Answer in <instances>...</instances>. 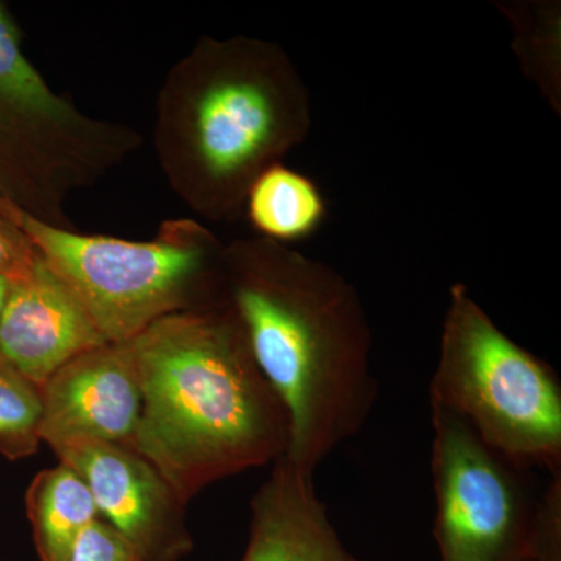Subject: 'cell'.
I'll return each instance as SVG.
<instances>
[{"instance_id": "6da1fadb", "label": "cell", "mask_w": 561, "mask_h": 561, "mask_svg": "<svg viewBox=\"0 0 561 561\" xmlns=\"http://www.w3.org/2000/svg\"><path fill=\"white\" fill-rule=\"evenodd\" d=\"M217 300L286 408L287 459L313 474L359 434L378 400L359 291L327 262L256 236L225 243Z\"/></svg>"}, {"instance_id": "7a4b0ae2", "label": "cell", "mask_w": 561, "mask_h": 561, "mask_svg": "<svg viewBox=\"0 0 561 561\" xmlns=\"http://www.w3.org/2000/svg\"><path fill=\"white\" fill-rule=\"evenodd\" d=\"M128 345L142 393L131 448L181 500L286 456L289 415L224 301L162 317Z\"/></svg>"}, {"instance_id": "3957f363", "label": "cell", "mask_w": 561, "mask_h": 561, "mask_svg": "<svg viewBox=\"0 0 561 561\" xmlns=\"http://www.w3.org/2000/svg\"><path fill=\"white\" fill-rule=\"evenodd\" d=\"M311 128L308 84L280 44L203 36L162 81L153 146L187 209L232 224L243 216L254 180L301 146Z\"/></svg>"}, {"instance_id": "277c9868", "label": "cell", "mask_w": 561, "mask_h": 561, "mask_svg": "<svg viewBox=\"0 0 561 561\" xmlns=\"http://www.w3.org/2000/svg\"><path fill=\"white\" fill-rule=\"evenodd\" d=\"M0 216L72 290L102 337L131 341L154 321L216 301L225 242L197 219L162 221L150 241L81 234L0 201Z\"/></svg>"}, {"instance_id": "5b68a950", "label": "cell", "mask_w": 561, "mask_h": 561, "mask_svg": "<svg viewBox=\"0 0 561 561\" xmlns=\"http://www.w3.org/2000/svg\"><path fill=\"white\" fill-rule=\"evenodd\" d=\"M142 144L130 125L92 117L51 90L0 2V201L43 224L76 230L70 197L101 183Z\"/></svg>"}, {"instance_id": "8992f818", "label": "cell", "mask_w": 561, "mask_h": 561, "mask_svg": "<svg viewBox=\"0 0 561 561\" xmlns=\"http://www.w3.org/2000/svg\"><path fill=\"white\" fill-rule=\"evenodd\" d=\"M430 401L459 416L518 470L561 474L559 378L512 341L460 283L449 289Z\"/></svg>"}, {"instance_id": "52a82bcc", "label": "cell", "mask_w": 561, "mask_h": 561, "mask_svg": "<svg viewBox=\"0 0 561 561\" xmlns=\"http://www.w3.org/2000/svg\"><path fill=\"white\" fill-rule=\"evenodd\" d=\"M435 540L442 561L529 559L535 511L518 468L431 402Z\"/></svg>"}, {"instance_id": "ba28073f", "label": "cell", "mask_w": 561, "mask_h": 561, "mask_svg": "<svg viewBox=\"0 0 561 561\" xmlns=\"http://www.w3.org/2000/svg\"><path fill=\"white\" fill-rule=\"evenodd\" d=\"M79 472L113 527L144 561H179L192 551L191 531L175 489L130 446L77 442L55 449Z\"/></svg>"}, {"instance_id": "9c48e42d", "label": "cell", "mask_w": 561, "mask_h": 561, "mask_svg": "<svg viewBox=\"0 0 561 561\" xmlns=\"http://www.w3.org/2000/svg\"><path fill=\"white\" fill-rule=\"evenodd\" d=\"M39 438L51 449L77 442L130 446L142 408L130 345L105 343L84 351L44 386Z\"/></svg>"}, {"instance_id": "30bf717a", "label": "cell", "mask_w": 561, "mask_h": 561, "mask_svg": "<svg viewBox=\"0 0 561 561\" xmlns=\"http://www.w3.org/2000/svg\"><path fill=\"white\" fill-rule=\"evenodd\" d=\"M72 290L39 256L11 283L0 316V360L38 386L84 351L105 345Z\"/></svg>"}, {"instance_id": "8fae6325", "label": "cell", "mask_w": 561, "mask_h": 561, "mask_svg": "<svg viewBox=\"0 0 561 561\" xmlns=\"http://www.w3.org/2000/svg\"><path fill=\"white\" fill-rule=\"evenodd\" d=\"M242 561H359L332 526L313 474L286 456L251 501L249 548Z\"/></svg>"}, {"instance_id": "7c38bea8", "label": "cell", "mask_w": 561, "mask_h": 561, "mask_svg": "<svg viewBox=\"0 0 561 561\" xmlns=\"http://www.w3.org/2000/svg\"><path fill=\"white\" fill-rule=\"evenodd\" d=\"M25 505L41 561H68L83 530L101 519L90 486L61 461L33 479Z\"/></svg>"}, {"instance_id": "4fadbf2b", "label": "cell", "mask_w": 561, "mask_h": 561, "mask_svg": "<svg viewBox=\"0 0 561 561\" xmlns=\"http://www.w3.org/2000/svg\"><path fill=\"white\" fill-rule=\"evenodd\" d=\"M243 216L260 238L290 245L319 232L328 205L316 181L278 162L251 184Z\"/></svg>"}, {"instance_id": "5bb4252c", "label": "cell", "mask_w": 561, "mask_h": 561, "mask_svg": "<svg viewBox=\"0 0 561 561\" xmlns=\"http://www.w3.org/2000/svg\"><path fill=\"white\" fill-rule=\"evenodd\" d=\"M512 28L519 69L561 117V3L559 0L494 2Z\"/></svg>"}, {"instance_id": "9a60e30c", "label": "cell", "mask_w": 561, "mask_h": 561, "mask_svg": "<svg viewBox=\"0 0 561 561\" xmlns=\"http://www.w3.org/2000/svg\"><path fill=\"white\" fill-rule=\"evenodd\" d=\"M43 416L41 389L0 360V454L27 459L38 449Z\"/></svg>"}, {"instance_id": "2e32d148", "label": "cell", "mask_w": 561, "mask_h": 561, "mask_svg": "<svg viewBox=\"0 0 561 561\" xmlns=\"http://www.w3.org/2000/svg\"><path fill=\"white\" fill-rule=\"evenodd\" d=\"M68 561H144L135 549L102 519L83 530Z\"/></svg>"}, {"instance_id": "e0dca14e", "label": "cell", "mask_w": 561, "mask_h": 561, "mask_svg": "<svg viewBox=\"0 0 561 561\" xmlns=\"http://www.w3.org/2000/svg\"><path fill=\"white\" fill-rule=\"evenodd\" d=\"M39 260L38 251L10 220L0 216V276L20 280L31 275Z\"/></svg>"}, {"instance_id": "ac0fdd59", "label": "cell", "mask_w": 561, "mask_h": 561, "mask_svg": "<svg viewBox=\"0 0 561 561\" xmlns=\"http://www.w3.org/2000/svg\"><path fill=\"white\" fill-rule=\"evenodd\" d=\"M10 287L11 280L0 276V316H2L3 308H5V301L7 297H9Z\"/></svg>"}, {"instance_id": "d6986e66", "label": "cell", "mask_w": 561, "mask_h": 561, "mask_svg": "<svg viewBox=\"0 0 561 561\" xmlns=\"http://www.w3.org/2000/svg\"><path fill=\"white\" fill-rule=\"evenodd\" d=\"M523 561H537V560H530V559H527V560H523Z\"/></svg>"}]
</instances>
